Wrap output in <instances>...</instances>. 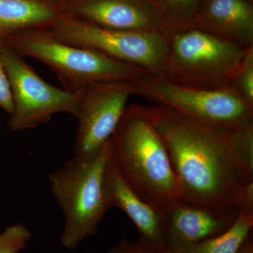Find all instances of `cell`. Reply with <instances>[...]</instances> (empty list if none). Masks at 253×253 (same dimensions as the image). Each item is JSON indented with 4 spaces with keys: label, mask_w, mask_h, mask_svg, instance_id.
<instances>
[{
    "label": "cell",
    "mask_w": 253,
    "mask_h": 253,
    "mask_svg": "<svg viewBox=\"0 0 253 253\" xmlns=\"http://www.w3.org/2000/svg\"><path fill=\"white\" fill-rule=\"evenodd\" d=\"M148 111L167 150L181 201L239 212L253 182V170L239 148L240 128L212 126L160 105L148 106Z\"/></svg>",
    "instance_id": "cell-1"
},
{
    "label": "cell",
    "mask_w": 253,
    "mask_h": 253,
    "mask_svg": "<svg viewBox=\"0 0 253 253\" xmlns=\"http://www.w3.org/2000/svg\"><path fill=\"white\" fill-rule=\"evenodd\" d=\"M107 145L124 180L163 217L180 202L175 173L148 106L126 105Z\"/></svg>",
    "instance_id": "cell-2"
},
{
    "label": "cell",
    "mask_w": 253,
    "mask_h": 253,
    "mask_svg": "<svg viewBox=\"0 0 253 253\" xmlns=\"http://www.w3.org/2000/svg\"><path fill=\"white\" fill-rule=\"evenodd\" d=\"M109 159L106 143L96 157L73 156L50 173L51 193L64 218L60 243L66 249L94 236L111 208L105 188Z\"/></svg>",
    "instance_id": "cell-3"
},
{
    "label": "cell",
    "mask_w": 253,
    "mask_h": 253,
    "mask_svg": "<svg viewBox=\"0 0 253 253\" xmlns=\"http://www.w3.org/2000/svg\"><path fill=\"white\" fill-rule=\"evenodd\" d=\"M5 45L23 57L44 63L56 75L64 89L71 92H80L96 83L135 81L150 74L144 68L99 51L63 42L49 29L23 32L10 38Z\"/></svg>",
    "instance_id": "cell-4"
},
{
    "label": "cell",
    "mask_w": 253,
    "mask_h": 253,
    "mask_svg": "<svg viewBox=\"0 0 253 253\" xmlns=\"http://www.w3.org/2000/svg\"><path fill=\"white\" fill-rule=\"evenodd\" d=\"M250 49L196 28L172 32L161 76L190 87L229 89Z\"/></svg>",
    "instance_id": "cell-5"
},
{
    "label": "cell",
    "mask_w": 253,
    "mask_h": 253,
    "mask_svg": "<svg viewBox=\"0 0 253 253\" xmlns=\"http://www.w3.org/2000/svg\"><path fill=\"white\" fill-rule=\"evenodd\" d=\"M135 95L186 117L228 129L253 123V105L234 88L211 90L176 84L148 74L134 81Z\"/></svg>",
    "instance_id": "cell-6"
},
{
    "label": "cell",
    "mask_w": 253,
    "mask_h": 253,
    "mask_svg": "<svg viewBox=\"0 0 253 253\" xmlns=\"http://www.w3.org/2000/svg\"><path fill=\"white\" fill-rule=\"evenodd\" d=\"M55 38L71 45L102 53L161 76L168 51V36L161 32L109 29L63 15L49 28Z\"/></svg>",
    "instance_id": "cell-7"
},
{
    "label": "cell",
    "mask_w": 253,
    "mask_h": 253,
    "mask_svg": "<svg viewBox=\"0 0 253 253\" xmlns=\"http://www.w3.org/2000/svg\"><path fill=\"white\" fill-rule=\"evenodd\" d=\"M0 58L11 85L14 111L8 126L18 132L47 123L58 113L76 117L80 92H71L46 83L9 46L0 47Z\"/></svg>",
    "instance_id": "cell-8"
},
{
    "label": "cell",
    "mask_w": 253,
    "mask_h": 253,
    "mask_svg": "<svg viewBox=\"0 0 253 253\" xmlns=\"http://www.w3.org/2000/svg\"><path fill=\"white\" fill-rule=\"evenodd\" d=\"M135 95L134 81L101 82L81 91L76 118L74 156L91 159L101 152Z\"/></svg>",
    "instance_id": "cell-9"
},
{
    "label": "cell",
    "mask_w": 253,
    "mask_h": 253,
    "mask_svg": "<svg viewBox=\"0 0 253 253\" xmlns=\"http://www.w3.org/2000/svg\"><path fill=\"white\" fill-rule=\"evenodd\" d=\"M70 10V16L109 29L173 32L151 0H78Z\"/></svg>",
    "instance_id": "cell-10"
},
{
    "label": "cell",
    "mask_w": 253,
    "mask_h": 253,
    "mask_svg": "<svg viewBox=\"0 0 253 253\" xmlns=\"http://www.w3.org/2000/svg\"><path fill=\"white\" fill-rule=\"evenodd\" d=\"M239 213L180 201L164 217L165 248L169 253H176L221 235L232 226Z\"/></svg>",
    "instance_id": "cell-11"
},
{
    "label": "cell",
    "mask_w": 253,
    "mask_h": 253,
    "mask_svg": "<svg viewBox=\"0 0 253 253\" xmlns=\"http://www.w3.org/2000/svg\"><path fill=\"white\" fill-rule=\"evenodd\" d=\"M105 188L111 207L116 206L129 217L139 231V240L166 249L164 217L133 191L110 157L105 172Z\"/></svg>",
    "instance_id": "cell-12"
},
{
    "label": "cell",
    "mask_w": 253,
    "mask_h": 253,
    "mask_svg": "<svg viewBox=\"0 0 253 253\" xmlns=\"http://www.w3.org/2000/svg\"><path fill=\"white\" fill-rule=\"evenodd\" d=\"M191 28L249 49L253 47V6L245 0H211Z\"/></svg>",
    "instance_id": "cell-13"
},
{
    "label": "cell",
    "mask_w": 253,
    "mask_h": 253,
    "mask_svg": "<svg viewBox=\"0 0 253 253\" xmlns=\"http://www.w3.org/2000/svg\"><path fill=\"white\" fill-rule=\"evenodd\" d=\"M63 16L42 0H0V47L23 32L49 29Z\"/></svg>",
    "instance_id": "cell-14"
},
{
    "label": "cell",
    "mask_w": 253,
    "mask_h": 253,
    "mask_svg": "<svg viewBox=\"0 0 253 253\" xmlns=\"http://www.w3.org/2000/svg\"><path fill=\"white\" fill-rule=\"evenodd\" d=\"M253 227V206L245 205L232 226L221 235L187 246L176 253H236Z\"/></svg>",
    "instance_id": "cell-15"
},
{
    "label": "cell",
    "mask_w": 253,
    "mask_h": 253,
    "mask_svg": "<svg viewBox=\"0 0 253 253\" xmlns=\"http://www.w3.org/2000/svg\"><path fill=\"white\" fill-rule=\"evenodd\" d=\"M173 32L191 28L200 11V0H151Z\"/></svg>",
    "instance_id": "cell-16"
},
{
    "label": "cell",
    "mask_w": 253,
    "mask_h": 253,
    "mask_svg": "<svg viewBox=\"0 0 253 253\" xmlns=\"http://www.w3.org/2000/svg\"><path fill=\"white\" fill-rule=\"evenodd\" d=\"M32 239V233L23 224L16 223L0 233V253H19Z\"/></svg>",
    "instance_id": "cell-17"
},
{
    "label": "cell",
    "mask_w": 253,
    "mask_h": 253,
    "mask_svg": "<svg viewBox=\"0 0 253 253\" xmlns=\"http://www.w3.org/2000/svg\"><path fill=\"white\" fill-rule=\"evenodd\" d=\"M232 87L245 101L253 105V47L248 51Z\"/></svg>",
    "instance_id": "cell-18"
},
{
    "label": "cell",
    "mask_w": 253,
    "mask_h": 253,
    "mask_svg": "<svg viewBox=\"0 0 253 253\" xmlns=\"http://www.w3.org/2000/svg\"><path fill=\"white\" fill-rule=\"evenodd\" d=\"M107 253H169L167 250L141 241L123 240L111 247Z\"/></svg>",
    "instance_id": "cell-19"
},
{
    "label": "cell",
    "mask_w": 253,
    "mask_h": 253,
    "mask_svg": "<svg viewBox=\"0 0 253 253\" xmlns=\"http://www.w3.org/2000/svg\"><path fill=\"white\" fill-rule=\"evenodd\" d=\"M0 108L11 116L14 111L12 92L7 74L0 58Z\"/></svg>",
    "instance_id": "cell-20"
},
{
    "label": "cell",
    "mask_w": 253,
    "mask_h": 253,
    "mask_svg": "<svg viewBox=\"0 0 253 253\" xmlns=\"http://www.w3.org/2000/svg\"><path fill=\"white\" fill-rule=\"evenodd\" d=\"M236 253H253V231L242 241Z\"/></svg>",
    "instance_id": "cell-21"
},
{
    "label": "cell",
    "mask_w": 253,
    "mask_h": 253,
    "mask_svg": "<svg viewBox=\"0 0 253 253\" xmlns=\"http://www.w3.org/2000/svg\"><path fill=\"white\" fill-rule=\"evenodd\" d=\"M0 146H1V139H0Z\"/></svg>",
    "instance_id": "cell-22"
}]
</instances>
